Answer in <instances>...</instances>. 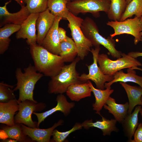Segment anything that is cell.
I'll list each match as a JSON object with an SVG mask.
<instances>
[{"label":"cell","mask_w":142,"mask_h":142,"mask_svg":"<svg viewBox=\"0 0 142 142\" xmlns=\"http://www.w3.org/2000/svg\"><path fill=\"white\" fill-rule=\"evenodd\" d=\"M121 56L115 60H112L109 59L106 54H99L98 63L103 73L113 76L116 72L122 69L142 65L141 63L136 58L128 54L122 53Z\"/></svg>","instance_id":"8992f818"},{"label":"cell","mask_w":142,"mask_h":142,"mask_svg":"<svg viewBox=\"0 0 142 142\" xmlns=\"http://www.w3.org/2000/svg\"><path fill=\"white\" fill-rule=\"evenodd\" d=\"M106 13L108 18L113 21H120L128 5L127 0H110Z\"/></svg>","instance_id":"4316f807"},{"label":"cell","mask_w":142,"mask_h":142,"mask_svg":"<svg viewBox=\"0 0 142 142\" xmlns=\"http://www.w3.org/2000/svg\"><path fill=\"white\" fill-rule=\"evenodd\" d=\"M83 127L81 123H77L71 129L65 131L60 132L54 129L52 134L53 140L55 142H63L70 134L82 129Z\"/></svg>","instance_id":"d6a6232c"},{"label":"cell","mask_w":142,"mask_h":142,"mask_svg":"<svg viewBox=\"0 0 142 142\" xmlns=\"http://www.w3.org/2000/svg\"><path fill=\"white\" fill-rule=\"evenodd\" d=\"M141 100L142 101V96H141Z\"/></svg>","instance_id":"ee69618b"},{"label":"cell","mask_w":142,"mask_h":142,"mask_svg":"<svg viewBox=\"0 0 142 142\" xmlns=\"http://www.w3.org/2000/svg\"><path fill=\"white\" fill-rule=\"evenodd\" d=\"M67 0H48V8L55 17L67 20L69 12L67 7Z\"/></svg>","instance_id":"83f0119b"},{"label":"cell","mask_w":142,"mask_h":142,"mask_svg":"<svg viewBox=\"0 0 142 142\" xmlns=\"http://www.w3.org/2000/svg\"><path fill=\"white\" fill-rule=\"evenodd\" d=\"M56 101L57 102V105L51 109L42 113L33 112V114L37 118L38 128L40 124L47 117L57 111L61 112L65 116H68L70 113L71 109L75 106V103L68 102L66 97L63 94H58L56 98Z\"/></svg>","instance_id":"5bb4252c"},{"label":"cell","mask_w":142,"mask_h":142,"mask_svg":"<svg viewBox=\"0 0 142 142\" xmlns=\"http://www.w3.org/2000/svg\"><path fill=\"white\" fill-rule=\"evenodd\" d=\"M8 138L7 133L3 130H0V139L4 140Z\"/></svg>","instance_id":"8d00e7d4"},{"label":"cell","mask_w":142,"mask_h":142,"mask_svg":"<svg viewBox=\"0 0 142 142\" xmlns=\"http://www.w3.org/2000/svg\"><path fill=\"white\" fill-rule=\"evenodd\" d=\"M13 86L1 82L0 83V102L6 103L11 100L15 99Z\"/></svg>","instance_id":"1f68e13d"},{"label":"cell","mask_w":142,"mask_h":142,"mask_svg":"<svg viewBox=\"0 0 142 142\" xmlns=\"http://www.w3.org/2000/svg\"><path fill=\"white\" fill-rule=\"evenodd\" d=\"M102 119L93 122L91 119L85 120L82 123L83 127L85 129L91 127L99 129L102 131L104 136L110 135L113 131L117 132L119 129L116 126L117 121L115 119H108L101 115Z\"/></svg>","instance_id":"ac0fdd59"},{"label":"cell","mask_w":142,"mask_h":142,"mask_svg":"<svg viewBox=\"0 0 142 142\" xmlns=\"http://www.w3.org/2000/svg\"><path fill=\"white\" fill-rule=\"evenodd\" d=\"M92 91L88 81L73 84L68 88L66 93L72 101L78 102L86 97H90Z\"/></svg>","instance_id":"44dd1931"},{"label":"cell","mask_w":142,"mask_h":142,"mask_svg":"<svg viewBox=\"0 0 142 142\" xmlns=\"http://www.w3.org/2000/svg\"><path fill=\"white\" fill-rule=\"evenodd\" d=\"M18 103L19 109L14 117L15 123L24 124L31 128L38 127L37 123L33 121L32 119V114L34 112L40 111L44 110L46 107L45 104L28 99L18 102Z\"/></svg>","instance_id":"30bf717a"},{"label":"cell","mask_w":142,"mask_h":142,"mask_svg":"<svg viewBox=\"0 0 142 142\" xmlns=\"http://www.w3.org/2000/svg\"><path fill=\"white\" fill-rule=\"evenodd\" d=\"M16 1L17 3L19 4L21 6H25V4L23 0H14Z\"/></svg>","instance_id":"74e56055"},{"label":"cell","mask_w":142,"mask_h":142,"mask_svg":"<svg viewBox=\"0 0 142 142\" xmlns=\"http://www.w3.org/2000/svg\"><path fill=\"white\" fill-rule=\"evenodd\" d=\"M55 17L48 8L39 13L36 23L37 43L38 45H41L44 38L53 24Z\"/></svg>","instance_id":"9a60e30c"},{"label":"cell","mask_w":142,"mask_h":142,"mask_svg":"<svg viewBox=\"0 0 142 142\" xmlns=\"http://www.w3.org/2000/svg\"><path fill=\"white\" fill-rule=\"evenodd\" d=\"M63 120L60 119L52 127L46 129L32 128L21 124L22 129L25 135L28 136L32 141L38 142H49L54 130L57 127L62 125Z\"/></svg>","instance_id":"2e32d148"},{"label":"cell","mask_w":142,"mask_h":142,"mask_svg":"<svg viewBox=\"0 0 142 142\" xmlns=\"http://www.w3.org/2000/svg\"><path fill=\"white\" fill-rule=\"evenodd\" d=\"M140 18V20L141 21V23L142 24V16ZM140 34L141 36L142 37V31L140 32Z\"/></svg>","instance_id":"60d3db41"},{"label":"cell","mask_w":142,"mask_h":142,"mask_svg":"<svg viewBox=\"0 0 142 142\" xmlns=\"http://www.w3.org/2000/svg\"><path fill=\"white\" fill-rule=\"evenodd\" d=\"M58 34L60 42L65 40L67 36L66 34V31L61 27L59 28Z\"/></svg>","instance_id":"e575fe53"},{"label":"cell","mask_w":142,"mask_h":142,"mask_svg":"<svg viewBox=\"0 0 142 142\" xmlns=\"http://www.w3.org/2000/svg\"><path fill=\"white\" fill-rule=\"evenodd\" d=\"M31 13H40L48 8V0H23Z\"/></svg>","instance_id":"4dcf8cb0"},{"label":"cell","mask_w":142,"mask_h":142,"mask_svg":"<svg viewBox=\"0 0 142 142\" xmlns=\"http://www.w3.org/2000/svg\"><path fill=\"white\" fill-rule=\"evenodd\" d=\"M59 54L64 62H72L77 55V50L72 38L67 36L64 40L60 42Z\"/></svg>","instance_id":"484cf974"},{"label":"cell","mask_w":142,"mask_h":142,"mask_svg":"<svg viewBox=\"0 0 142 142\" xmlns=\"http://www.w3.org/2000/svg\"><path fill=\"white\" fill-rule=\"evenodd\" d=\"M141 107L136 106L131 113L128 114L121 123L125 135L128 138V141L130 142L139 123L138 114Z\"/></svg>","instance_id":"ffe728a7"},{"label":"cell","mask_w":142,"mask_h":142,"mask_svg":"<svg viewBox=\"0 0 142 142\" xmlns=\"http://www.w3.org/2000/svg\"><path fill=\"white\" fill-rule=\"evenodd\" d=\"M113 76L114 78L112 80L105 83V88H111V86L113 83L118 82H132L137 84L142 88V77L136 75L135 71L131 68H128L126 73L120 70L116 72Z\"/></svg>","instance_id":"603a6c76"},{"label":"cell","mask_w":142,"mask_h":142,"mask_svg":"<svg viewBox=\"0 0 142 142\" xmlns=\"http://www.w3.org/2000/svg\"><path fill=\"white\" fill-rule=\"evenodd\" d=\"M134 15L139 18L142 16V0H132L128 4L120 21H123Z\"/></svg>","instance_id":"f1b7e54d"},{"label":"cell","mask_w":142,"mask_h":142,"mask_svg":"<svg viewBox=\"0 0 142 142\" xmlns=\"http://www.w3.org/2000/svg\"><path fill=\"white\" fill-rule=\"evenodd\" d=\"M68 2L70 1L71 0H67Z\"/></svg>","instance_id":"7bdbcfd3"},{"label":"cell","mask_w":142,"mask_h":142,"mask_svg":"<svg viewBox=\"0 0 142 142\" xmlns=\"http://www.w3.org/2000/svg\"><path fill=\"white\" fill-rule=\"evenodd\" d=\"M131 68L132 69H138V70H140L142 71V69L138 68V67H134Z\"/></svg>","instance_id":"ab89813d"},{"label":"cell","mask_w":142,"mask_h":142,"mask_svg":"<svg viewBox=\"0 0 142 142\" xmlns=\"http://www.w3.org/2000/svg\"><path fill=\"white\" fill-rule=\"evenodd\" d=\"M24 70L23 72L21 68H18L15 72L17 83L13 90H19L18 101L21 102L28 99L37 102L33 98V90L36 83L44 75L37 72L34 65L31 63L24 69Z\"/></svg>","instance_id":"7a4b0ae2"},{"label":"cell","mask_w":142,"mask_h":142,"mask_svg":"<svg viewBox=\"0 0 142 142\" xmlns=\"http://www.w3.org/2000/svg\"><path fill=\"white\" fill-rule=\"evenodd\" d=\"M11 1L6 2L3 6L0 7L1 27L8 23L21 25L31 14L25 6H21L20 10L17 12H9L7 8V6Z\"/></svg>","instance_id":"7c38bea8"},{"label":"cell","mask_w":142,"mask_h":142,"mask_svg":"<svg viewBox=\"0 0 142 142\" xmlns=\"http://www.w3.org/2000/svg\"><path fill=\"white\" fill-rule=\"evenodd\" d=\"M141 41L142 43V37ZM128 54L133 58H136L138 57H142V52H132L129 53Z\"/></svg>","instance_id":"d590c367"},{"label":"cell","mask_w":142,"mask_h":142,"mask_svg":"<svg viewBox=\"0 0 142 142\" xmlns=\"http://www.w3.org/2000/svg\"><path fill=\"white\" fill-rule=\"evenodd\" d=\"M106 24L114 30V33L110 35L112 38L116 35L127 34L134 37L135 45L141 41L142 37L140 33L142 28L140 18L135 16L134 18L127 19L121 21H111L108 22Z\"/></svg>","instance_id":"52a82bcc"},{"label":"cell","mask_w":142,"mask_h":142,"mask_svg":"<svg viewBox=\"0 0 142 142\" xmlns=\"http://www.w3.org/2000/svg\"><path fill=\"white\" fill-rule=\"evenodd\" d=\"M19 109L18 102L16 99L6 103L0 102V123L9 126L14 125V115Z\"/></svg>","instance_id":"e0dca14e"},{"label":"cell","mask_w":142,"mask_h":142,"mask_svg":"<svg viewBox=\"0 0 142 142\" xmlns=\"http://www.w3.org/2000/svg\"><path fill=\"white\" fill-rule=\"evenodd\" d=\"M88 81L95 98V102L92 104L93 109L95 111L96 114L101 115V110L114 90L109 87L104 90L95 88L90 80Z\"/></svg>","instance_id":"cb8c5ba5"},{"label":"cell","mask_w":142,"mask_h":142,"mask_svg":"<svg viewBox=\"0 0 142 142\" xmlns=\"http://www.w3.org/2000/svg\"><path fill=\"white\" fill-rule=\"evenodd\" d=\"M39 13L30 14L17 32L16 37L17 39H26V42L29 45L37 44L36 23Z\"/></svg>","instance_id":"8fae6325"},{"label":"cell","mask_w":142,"mask_h":142,"mask_svg":"<svg viewBox=\"0 0 142 142\" xmlns=\"http://www.w3.org/2000/svg\"><path fill=\"white\" fill-rule=\"evenodd\" d=\"M85 37L95 47L102 45L106 48L112 57L118 58L121 57L122 53L115 48V42L110 37L106 38L100 34L97 26L91 18L87 17L83 19L81 27Z\"/></svg>","instance_id":"277c9868"},{"label":"cell","mask_w":142,"mask_h":142,"mask_svg":"<svg viewBox=\"0 0 142 142\" xmlns=\"http://www.w3.org/2000/svg\"><path fill=\"white\" fill-rule=\"evenodd\" d=\"M2 129L7 133L10 139L20 142L26 141L27 135L24 133L20 124L15 123L14 125L11 126H5Z\"/></svg>","instance_id":"f546056e"},{"label":"cell","mask_w":142,"mask_h":142,"mask_svg":"<svg viewBox=\"0 0 142 142\" xmlns=\"http://www.w3.org/2000/svg\"><path fill=\"white\" fill-rule=\"evenodd\" d=\"M139 113H140L142 117V108L141 107L140 110L139 111Z\"/></svg>","instance_id":"b9f144b4"},{"label":"cell","mask_w":142,"mask_h":142,"mask_svg":"<svg viewBox=\"0 0 142 142\" xmlns=\"http://www.w3.org/2000/svg\"><path fill=\"white\" fill-rule=\"evenodd\" d=\"M110 3V0H74L68 2L67 7L74 15L87 12L96 15L100 11L106 13Z\"/></svg>","instance_id":"9c48e42d"},{"label":"cell","mask_w":142,"mask_h":142,"mask_svg":"<svg viewBox=\"0 0 142 142\" xmlns=\"http://www.w3.org/2000/svg\"><path fill=\"white\" fill-rule=\"evenodd\" d=\"M61 18L56 16L53 24L44 38L41 45L43 47L54 54L59 55L60 41L58 34L59 22Z\"/></svg>","instance_id":"4fadbf2b"},{"label":"cell","mask_w":142,"mask_h":142,"mask_svg":"<svg viewBox=\"0 0 142 142\" xmlns=\"http://www.w3.org/2000/svg\"><path fill=\"white\" fill-rule=\"evenodd\" d=\"M120 84L124 89L129 100V108L128 114L131 113L135 107L137 105L142 106V88L140 86H131L126 83L120 82Z\"/></svg>","instance_id":"7402d4cb"},{"label":"cell","mask_w":142,"mask_h":142,"mask_svg":"<svg viewBox=\"0 0 142 142\" xmlns=\"http://www.w3.org/2000/svg\"><path fill=\"white\" fill-rule=\"evenodd\" d=\"M103 107L112 114L117 121L121 123L128 114L129 108L128 102L119 104L113 98L110 97Z\"/></svg>","instance_id":"d6986e66"},{"label":"cell","mask_w":142,"mask_h":142,"mask_svg":"<svg viewBox=\"0 0 142 142\" xmlns=\"http://www.w3.org/2000/svg\"><path fill=\"white\" fill-rule=\"evenodd\" d=\"M100 49V46L91 49L90 52L93 55V62L90 65H86L89 70L88 74L83 73L80 75L79 78L83 83L91 80L95 83L96 88L104 90L106 82H110L114 78L113 75L104 74L98 66V58Z\"/></svg>","instance_id":"ba28073f"},{"label":"cell","mask_w":142,"mask_h":142,"mask_svg":"<svg viewBox=\"0 0 142 142\" xmlns=\"http://www.w3.org/2000/svg\"><path fill=\"white\" fill-rule=\"evenodd\" d=\"M30 52L37 71L51 78L58 74L64 65L59 55L50 52L37 44L30 45Z\"/></svg>","instance_id":"6da1fadb"},{"label":"cell","mask_w":142,"mask_h":142,"mask_svg":"<svg viewBox=\"0 0 142 142\" xmlns=\"http://www.w3.org/2000/svg\"><path fill=\"white\" fill-rule=\"evenodd\" d=\"M67 20L68 21V26L70 30L72 38L76 47L78 56L80 59L83 60L90 51L91 48L93 46L81 29L83 19L69 12Z\"/></svg>","instance_id":"5b68a950"},{"label":"cell","mask_w":142,"mask_h":142,"mask_svg":"<svg viewBox=\"0 0 142 142\" xmlns=\"http://www.w3.org/2000/svg\"><path fill=\"white\" fill-rule=\"evenodd\" d=\"M21 25L7 24L0 28V54H2L8 49L11 39L9 37L20 29Z\"/></svg>","instance_id":"d4e9b609"},{"label":"cell","mask_w":142,"mask_h":142,"mask_svg":"<svg viewBox=\"0 0 142 142\" xmlns=\"http://www.w3.org/2000/svg\"><path fill=\"white\" fill-rule=\"evenodd\" d=\"M134 139L130 142H142V123L139 124L134 135Z\"/></svg>","instance_id":"836d02e7"},{"label":"cell","mask_w":142,"mask_h":142,"mask_svg":"<svg viewBox=\"0 0 142 142\" xmlns=\"http://www.w3.org/2000/svg\"><path fill=\"white\" fill-rule=\"evenodd\" d=\"M80 59L78 57L70 64L64 65L58 74L50 78L48 84L49 93L63 94L71 85L83 83L80 80L79 74L76 69L77 64Z\"/></svg>","instance_id":"3957f363"},{"label":"cell","mask_w":142,"mask_h":142,"mask_svg":"<svg viewBox=\"0 0 142 142\" xmlns=\"http://www.w3.org/2000/svg\"><path fill=\"white\" fill-rule=\"evenodd\" d=\"M3 141L4 142H17V141L16 140L13 139H6L4 140H3Z\"/></svg>","instance_id":"f35d334b"}]
</instances>
